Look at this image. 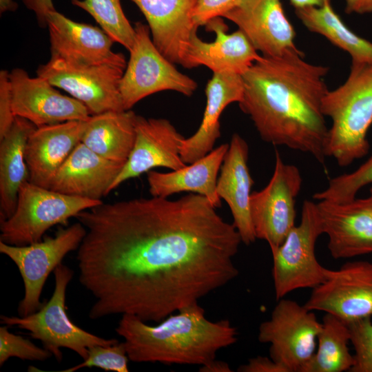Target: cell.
Masks as SVG:
<instances>
[{
  "mask_svg": "<svg viewBox=\"0 0 372 372\" xmlns=\"http://www.w3.org/2000/svg\"><path fill=\"white\" fill-rule=\"evenodd\" d=\"M243 90L242 75L213 73L205 88L206 105L201 123L193 135L185 138L180 149L185 164L195 162L214 149L220 136V115L227 105L242 100Z\"/></svg>",
  "mask_w": 372,
  "mask_h": 372,
  "instance_id": "obj_24",
  "label": "cell"
},
{
  "mask_svg": "<svg viewBox=\"0 0 372 372\" xmlns=\"http://www.w3.org/2000/svg\"><path fill=\"white\" fill-rule=\"evenodd\" d=\"M321 327L313 311L282 298L260 324L258 339L270 345V358L287 372H302L316 351Z\"/></svg>",
  "mask_w": 372,
  "mask_h": 372,
  "instance_id": "obj_10",
  "label": "cell"
},
{
  "mask_svg": "<svg viewBox=\"0 0 372 372\" xmlns=\"http://www.w3.org/2000/svg\"><path fill=\"white\" fill-rule=\"evenodd\" d=\"M295 14L310 32L325 37L347 52L351 63L372 64V42L351 30L334 11L331 0L320 6L295 9Z\"/></svg>",
  "mask_w": 372,
  "mask_h": 372,
  "instance_id": "obj_28",
  "label": "cell"
},
{
  "mask_svg": "<svg viewBox=\"0 0 372 372\" xmlns=\"http://www.w3.org/2000/svg\"><path fill=\"white\" fill-rule=\"evenodd\" d=\"M85 234V227L78 221L60 228L54 236L28 245L0 241V252L13 261L23 279L24 296L19 303V316L30 315L42 307L40 298L47 278L68 254L78 249Z\"/></svg>",
  "mask_w": 372,
  "mask_h": 372,
  "instance_id": "obj_9",
  "label": "cell"
},
{
  "mask_svg": "<svg viewBox=\"0 0 372 372\" xmlns=\"http://www.w3.org/2000/svg\"><path fill=\"white\" fill-rule=\"evenodd\" d=\"M73 271L60 264L54 271V290L50 299L36 312L26 316H1V323L8 327H17L30 332V336L41 342L58 362L63 355L61 348L70 349L83 360L92 346L110 345L116 339H105L92 334L75 324L66 312L65 296Z\"/></svg>",
  "mask_w": 372,
  "mask_h": 372,
  "instance_id": "obj_5",
  "label": "cell"
},
{
  "mask_svg": "<svg viewBox=\"0 0 372 372\" xmlns=\"http://www.w3.org/2000/svg\"><path fill=\"white\" fill-rule=\"evenodd\" d=\"M223 18L235 23L263 56L302 52L294 43L295 30L280 0H239Z\"/></svg>",
  "mask_w": 372,
  "mask_h": 372,
  "instance_id": "obj_16",
  "label": "cell"
},
{
  "mask_svg": "<svg viewBox=\"0 0 372 372\" xmlns=\"http://www.w3.org/2000/svg\"><path fill=\"white\" fill-rule=\"evenodd\" d=\"M273 174L267 185L250 196V212L256 238L265 240L270 249L282 243L296 225V200L302 178L298 168L285 163L276 152Z\"/></svg>",
  "mask_w": 372,
  "mask_h": 372,
  "instance_id": "obj_11",
  "label": "cell"
},
{
  "mask_svg": "<svg viewBox=\"0 0 372 372\" xmlns=\"http://www.w3.org/2000/svg\"><path fill=\"white\" fill-rule=\"evenodd\" d=\"M353 346L354 363L351 372H372V321L371 317L347 323Z\"/></svg>",
  "mask_w": 372,
  "mask_h": 372,
  "instance_id": "obj_33",
  "label": "cell"
},
{
  "mask_svg": "<svg viewBox=\"0 0 372 372\" xmlns=\"http://www.w3.org/2000/svg\"><path fill=\"white\" fill-rule=\"evenodd\" d=\"M15 118L12 111L9 72L1 70L0 71V139L8 133Z\"/></svg>",
  "mask_w": 372,
  "mask_h": 372,
  "instance_id": "obj_36",
  "label": "cell"
},
{
  "mask_svg": "<svg viewBox=\"0 0 372 372\" xmlns=\"http://www.w3.org/2000/svg\"><path fill=\"white\" fill-rule=\"evenodd\" d=\"M329 70L306 61L303 52L262 56L242 75L239 107L265 142L309 154L323 165L329 127L322 102Z\"/></svg>",
  "mask_w": 372,
  "mask_h": 372,
  "instance_id": "obj_2",
  "label": "cell"
},
{
  "mask_svg": "<svg viewBox=\"0 0 372 372\" xmlns=\"http://www.w3.org/2000/svg\"><path fill=\"white\" fill-rule=\"evenodd\" d=\"M228 147L229 144H222L200 159L176 170L149 171L147 180L149 194L154 197L168 198L179 192H191L205 196L215 208L220 207L221 199L217 194L216 185Z\"/></svg>",
  "mask_w": 372,
  "mask_h": 372,
  "instance_id": "obj_25",
  "label": "cell"
},
{
  "mask_svg": "<svg viewBox=\"0 0 372 372\" xmlns=\"http://www.w3.org/2000/svg\"><path fill=\"white\" fill-rule=\"evenodd\" d=\"M73 5L88 12L101 29L128 51L135 37L134 27L126 17L120 0H71Z\"/></svg>",
  "mask_w": 372,
  "mask_h": 372,
  "instance_id": "obj_30",
  "label": "cell"
},
{
  "mask_svg": "<svg viewBox=\"0 0 372 372\" xmlns=\"http://www.w3.org/2000/svg\"><path fill=\"white\" fill-rule=\"evenodd\" d=\"M347 14H364L372 12V0H345Z\"/></svg>",
  "mask_w": 372,
  "mask_h": 372,
  "instance_id": "obj_39",
  "label": "cell"
},
{
  "mask_svg": "<svg viewBox=\"0 0 372 372\" xmlns=\"http://www.w3.org/2000/svg\"><path fill=\"white\" fill-rule=\"evenodd\" d=\"M239 0H197L193 18L196 25H205L210 20L223 16L232 9Z\"/></svg>",
  "mask_w": 372,
  "mask_h": 372,
  "instance_id": "obj_35",
  "label": "cell"
},
{
  "mask_svg": "<svg viewBox=\"0 0 372 372\" xmlns=\"http://www.w3.org/2000/svg\"><path fill=\"white\" fill-rule=\"evenodd\" d=\"M317 342V350L302 372L350 371L354 358L349 349L350 333L347 322L330 313H325Z\"/></svg>",
  "mask_w": 372,
  "mask_h": 372,
  "instance_id": "obj_29",
  "label": "cell"
},
{
  "mask_svg": "<svg viewBox=\"0 0 372 372\" xmlns=\"http://www.w3.org/2000/svg\"><path fill=\"white\" fill-rule=\"evenodd\" d=\"M51 58L81 65L126 66L125 56L114 52V41L101 28L72 21L56 10L47 18Z\"/></svg>",
  "mask_w": 372,
  "mask_h": 372,
  "instance_id": "obj_18",
  "label": "cell"
},
{
  "mask_svg": "<svg viewBox=\"0 0 372 372\" xmlns=\"http://www.w3.org/2000/svg\"><path fill=\"white\" fill-rule=\"evenodd\" d=\"M316 204L333 258L372 254V187L364 198L342 203L319 200Z\"/></svg>",
  "mask_w": 372,
  "mask_h": 372,
  "instance_id": "obj_15",
  "label": "cell"
},
{
  "mask_svg": "<svg viewBox=\"0 0 372 372\" xmlns=\"http://www.w3.org/2000/svg\"><path fill=\"white\" fill-rule=\"evenodd\" d=\"M125 163L108 160L80 142L56 174L50 189L69 196L101 200Z\"/></svg>",
  "mask_w": 372,
  "mask_h": 372,
  "instance_id": "obj_23",
  "label": "cell"
},
{
  "mask_svg": "<svg viewBox=\"0 0 372 372\" xmlns=\"http://www.w3.org/2000/svg\"><path fill=\"white\" fill-rule=\"evenodd\" d=\"M136 115L131 110L90 115L81 142L108 160L125 163L134 143Z\"/></svg>",
  "mask_w": 372,
  "mask_h": 372,
  "instance_id": "obj_26",
  "label": "cell"
},
{
  "mask_svg": "<svg viewBox=\"0 0 372 372\" xmlns=\"http://www.w3.org/2000/svg\"><path fill=\"white\" fill-rule=\"evenodd\" d=\"M146 322L123 315L118 323L116 332L123 338L130 361L201 366L237 341V330L229 320H208L198 303L168 316L157 325Z\"/></svg>",
  "mask_w": 372,
  "mask_h": 372,
  "instance_id": "obj_3",
  "label": "cell"
},
{
  "mask_svg": "<svg viewBox=\"0 0 372 372\" xmlns=\"http://www.w3.org/2000/svg\"><path fill=\"white\" fill-rule=\"evenodd\" d=\"M129 360L123 342L110 345L97 344L88 349L87 357L82 362L61 372H74L87 367H97L106 371L128 372Z\"/></svg>",
  "mask_w": 372,
  "mask_h": 372,
  "instance_id": "obj_32",
  "label": "cell"
},
{
  "mask_svg": "<svg viewBox=\"0 0 372 372\" xmlns=\"http://www.w3.org/2000/svg\"><path fill=\"white\" fill-rule=\"evenodd\" d=\"M291 4L296 8H301L309 6H320L323 0H289Z\"/></svg>",
  "mask_w": 372,
  "mask_h": 372,
  "instance_id": "obj_41",
  "label": "cell"
},
{
  "mask_svg": "<svg viewBox=\"0 0 372 372\" xmlns=\"http://www.w3.org/2000/svg\"><path fill=\"white\" fill-rule=\"evenodd\" d=\"M85 121L37 127L30 134L25 158L29 181L50 189L59 168L81 142Z\"/></svg>",
  "mask_w": 372,
  "mask_h": 372,
  "instance_id": "obj_22",
  "label": "cell"
},
{
  "mask_svg": "<svg viewBox=\"0 0 372 372\" xmlns=\"http://www.w3.org/2000/svg\"><path fill=\"white\" fill-rule=\"evenodd\" d=\"M323 234L317 204L304 201L300 222L281 245L271 249L272 278L276 300L299 289L314 288L323 282L328 269L316 256V244Z\"/></svg>",
  "mask_w": 372,
  "mask_h": 372,
  "instance_id": "obj_7",
  "label": "cell"
},
{
  "mask_svg": "<svg viewBox=\"0 0 372 372\" xmlns=\"http://www.w3.org/2000/svg\"><path fill=\"white\" fill-rule=\"evenodd\" d=\"M223 17H216L206 25L216 39L206 42L197 32L192 35L187 54L185 68L192 69L204 65L213 73L229 72L242 75L262 55L254 48L244 33L237 31L227 34Z\"/></svg>",
  "mask_w": 372,
  "mask_h": 372,
  "instance_id": "obj_20",
  "label": "cell"
},
{
  "mask_svg": "<svg viewBox=\"0 0 372 372\" xmlns=\"http://www.w3.org/2000/svg\"><path fill=\"white\" fill-rule=\"evenodd\" d=\"M26 8L34 12L39 25L47 27V18L50 12L56 10L52 0H23Z\"/></svg>",
  "mask_w": 372,
  "mask_h": 372,
  "instance_id": "obj_38",
  "label": "cell"
},
{
  "mask_svg": "<svg viewBox=\"0 0 372 372\" xmlns=\"http://www.w3.org/2000/svg\"><path fill=\"white\" fill-rule=\"evenodd\" d=\"M9 76L14 115L36 127L85 121L91 115L82 103L62 94L43 78L30 77L21 68L12 69Z\"/></svg>",
  "mask_w": 372,
  "mask_h": 372,
  "instance_id": "obj_14",
  "label": "cell"
},
{
  "mask_svg": "<svg viewBox=\"0 0 372 372\" xmlns=\"http://www.w3.org/2000/svg\"><path fill=\"white\" fill-rule=\"evenodd\" d=\"M240 372H287V370L271 358L257 356L238 368Z\"/></svg>",
  "mask_w": 372,
  "mask_h": 372,
  "instance_id": "obj_37",
  "label": "cell"
},
{
  "mask_svg": "<svg viewBox=\"0 0 372 372\" xmlns=\"http://www.w3.org/2000/svg\"><path fill=\"white\" fill-rule=\"evenodd\" d=\"M145 17L157 49L171 62L185 68L197 0H131Z\"/></svg>",
  "mask_w": 372,
  "mask_h": 372,
  "instance_id": "obj_19",
  "label": "cell"
},
{
  "mask_svg": "<svg viewBox=\"0 0 372 372\" xmlns=\"http://www.w3.org/2000/svg\"><path fill=\"white\" fill-rule=\"evenodd\" d=\"M322 112L331 120L326 156L346 167L366 156L372 125V64L351 63L346 81L324 96Z\"/></svg>",
  "mask_w": 372,
  "mask_h": 372,
  "instance_id": "obj_4",
  "label": "cell"
},
{
  "mask_svg": "<svg viewBox=\"0 0 372 372\" xmlns=\"http://www.w3.org/2000/svg\"><path fill=\"white\" fill-rule=\"evenodd\" d=\"M134 27V41L119 85L124 110H130L144 98L162 91L191 96L197 83L178 71L157 49L147 25L137 22Z\"/></svg>",
  "mask_w": 372,
  "mask_h": 372,
  "instance_id": "obj_8",
  "label": "cell"
},
{
  "mask_svg": "<svg viewBox=\"0 0 372 372\" xmlns=\"http://www.w3.org/2000/svg\"><path fill=\"white\" fill-rule=\"evenodd\" d=\"M8 327L7 325L0 327V366L12 357L43 361L52 355L44 347L40 348L30 340L10 332Z\"/></svg>",
  "mask_w": 372,
  "mask_h": 372,
  "instance_id": "obj_34",
  "label": "cell"
},
{
  "mask_svg": "<svg viewBox=\"0 0 372 372\" xmlns=\"http://www.w3.org/2000/svg\"><path fill=\"white\" fill-rule=\"evenodd\" d=\"M199 371L231 372L233 371V370H231L229 364L227 362L214 359L207 364L201 365L199 368Z\"/></svg>",
  "mask_w": 372,
  "mask_h": 372,
  "instance_id": "obj_40",
  "label": "cell"
},
{
  "mask_svg": "<svg viewBox=\"0 0 372 372\" xmlns=\"http://www.w3.org/2000/svg\"><path fill=\"white\" fill-rule=\"evenodd\" d=\"M304 306L348 323L372 316V262L350 261L328 269L326 280L312 289Z\"/></svg>",
  "mask_w": 372,
  "mask_h": 372,
  "instance_id": "obj_13",
  "label": "cell"
},
{
  "mask_svg": "<svg viewBox=\"0 0 372 372\" xmlns=\"http://www.w3.org/2000/svg\"><path fill=\"white\" fill-rule=\"evenodd\" d=\"M249 146L238 134H234L220 167L216 191L228 205L233 225L248 245L257 239L250 212V196L254 184L249 167Z\"/></svg>",
  "mask_w": 372,
  "mask_h": 372,
  "instance_id": "obj_21",
  "label": "cell"
},
{
  "mask_svg": "<svg viewBox=\"0 0 372 372\" xmlns=\"http://www.w3.org/2000/svg\"><path fill=\"white\" fill-rule=\"evenodd\" d=\"M18 5L13 0H0V12L3 13L7 11H14Z\"/></svg>",
  "mask_w": 372,
  "mask_h": 372,
  "instance_id": "obj_42",
  "label": "cell"
},
{
  "mask_svg": "<svg viewBox=\"0 0 372 372\" xmlns=\"http://www.w3.org/2000/svg\"><path fill=\"white\" fill-rule=\"evenodd\" d=\"M101 203L63 194L28 180L19 190L13 214L1 222L0 241L15 246L39 242L52 227L66 225L70 218Z\"/></svg>",
  "mask_w": 372,
  "mask_h": 372,
  "instance_id": "obj_6",
  "label": "cell"
},
{
  "mask_svg": "<svg viewBox=\"0 0 372 372\" xmlns=\"http://www.w3.org/2000/svg\"><path fill=\"white\" fill-rule=\"evenodd\" d=\"M372 183V155L358 168L329 180L327 187L313 196L317 200L347 202L356 198L359 190Z\"/></svg>",
  "mask_w": 372,
  "mask_h": 372,
  "instance_id": "obj_31",
  "label": "cell"
},
{
  "mask_svg": "<svg viewBox=\"0 0 372 372\" xmlns=\"http://www.w3.org/2000/svg\"><path fill=\"white\" fill-rule=\"evenodd\" d=\"M126 66L81 65L51 58L37 70L38 76L82 103L91 115L125 110L119 85Z\"/></svg>",
  "mask_w": 372,
  "mask_h": 372,
  "instance_id": "obj_12",
  "label": "cell"
},
{
  "mask_svg": "<svg viewBox=\"0 0 372 372\" xmlns=\"http://www.w3.org/2000/svg\"><path fill=\"white\" fill-rule=\"evenodd\" d=\"M185 137L165 118L136 115L132 152L112 184L110 192L123 182L158 167L176 170L185 167L180 149Z\"/></svg>",
  "mask_w": 372,
  "mask_h": 372,
  "instance_id": "obj_17",
  "label": "cell"
},
{
  "mask_svg": "<svg viewBox=\"0 0 372 372\" xmlns=\"http://www.w3.org/2000/svg\"><path fill=\"white\" fill-rule=\"evenodd\" d=\"M36 127L28 120L16 116L8 133L0 139V222L13 214L19 190L29 180L25 148Z\"/></svg>",
  "mask_w": 372,
  "mask_h": 372,
  "instance_id": "obj_27",
  "label": "cell"
},
{
  "mask_svg": "<svg viewBox=\"0 0 372 372\" xmlns=\"http://www.w3.org/2000/svg\"><path fill=\"white\" fill-rule=\"evenodd\" d=\"M75 218L86 229L76 261L91 320L161 322L238 275L240 234L200 194L102 202Z\"/></svg>",
  "mask_w": 372,
  "mask_h": 372,
  "instance_id": "obj_1",
  "label": "cell"
}]
</instances>
